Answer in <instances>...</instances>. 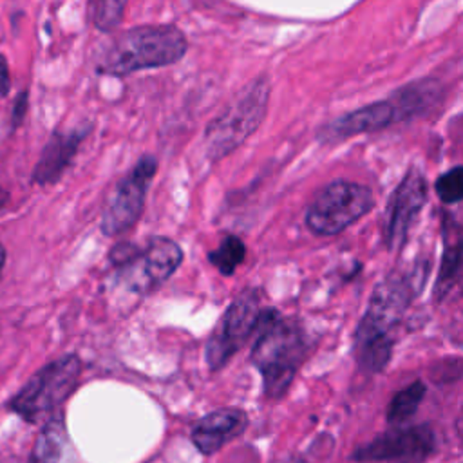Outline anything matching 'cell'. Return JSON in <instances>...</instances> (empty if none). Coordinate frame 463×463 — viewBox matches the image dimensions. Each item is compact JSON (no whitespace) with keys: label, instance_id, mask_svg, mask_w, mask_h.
<instances>
[{"label":"cell","instance_id":"1","mask_svg":"<svg viewBox=\"0 0 463 463\" xmlns=\"http://www.w3.org/2000/svg\"><path fill=\"white\" fill-rule=\"evenodd\" d=\"M186 36L174 25L132 27L110 40L96 54L101 74L123 76L175 63L186 52Z\"/></svg>","mask_w":463,"mask_h":463},{"label":"cell","instance_id":"2","mask_svg":"<svg viewBox=\"0 0 463 463\" xmlns=\"http://www.w3.org/2000/svg\"><path fill=\"white\" fill-rule=\"evenodd\" d=\"M306 351L307 345L298 326L280 318L277 311L266 309L251 349V362L262 374L266 396L280 398L288 391Z\"/></svg>","mask_w":463,"mask_h":463},{"label":"cell","instance_id":"3","mask_svg":"<svg viewBox=\"0 0 463 463\" xmlns=\"http://www.w3.org/2000/svg\"><path fill=\"white\" fill-rule=\"evenodd\" d=\"M409 302L400 279H387L374 288L367 311L356 331V358L365 371H382L391 356L389 333L400 322Z\"/></svg>","mask_w":463,"mask_h":463},{"label":"cell","instance_id":"4","mask_svg":"<svg viewBox=\"0 0 463 463\" xmlns=\"http://www.w3.org/2000/svg\"><path fill=\"white\" fill-rule=\"evenodd\" d=\"M269 98V81L259 76L250 81L204 130V152L219 161L241 146L262 123Z\"/></svg>","mask_w":463,"mask_h":463},{"label":"cell","instance_id":"5","mask_svg":"<svg viewBox=\"0 0 463 463\" xmlns=\"http://www.w3.org/2000/svg\"><path fill=\"white\" fill-rule=\"evenodd\" d=\"M80 373L81 362L76 354H65L49 362L11 398L9 409L29 423L47 418L76 389Z\"/></svg>","mask_w":463,"mask_h":463},{"label":"cell","instance_id":"6","mask_svg":"<svg viewBox=\"0 0 463 463\" xmlns=\"http://www.w3.org/2000/svg\"><path fill=\"white\" fill-rule=\"evenodd\" d=\"M373 208L367 186L335 181L322 188L306 212V224L317 235H336Z\"/></svg>","mask_w":463,"mask_h":463},{"label":"cell","instance_id":"7","mask_svg":"<svg viewBox=\"0 0 463 463\" xmlns=\"http://www.w3.org/2000/svg\"><path fill=\"white\" fill-rule=\"evenodd\" d=\"M183 251L168 237H152L145 246L134 248L132 255L118 268L123 286L136 293L156 291L179 268Z\"/></svg>","mask_w":463,"mask_h":463},{"label":"cell","instance_id":"8","mask_svg":"<svg viewBox=\"0 0 463 463\" xmlns=\"http://www.w3.org/2000/svg\"><path fill=\"white\" fill-rule=\"evenodd\" d=\"M266 309L260 307L259 293L250 289L241 293L226 309L221 326L215 329L206 344L208 367L221 369L241 345L257 333L262 315Z\"/></svg>","mask_w":463,"mask_h":463},{"label":"cell","instance_id":"9","mask_svg":"<svg viewBox=\"0 0 463 463\" xmlns=\"http://www.w3.org/2000/svg\"><path fill=\"white\" fill-rule=\"evenodd\" d=\"M156 170V157L143 156L118 183L101 215V230L105 235H119L137 222L145 206L148 184L154 179Z\"/></svg>","mask_w":463,"mask_h":463},{"label":"cell","instance_id":"10","mask_svg":"<svg viewBox=\"0 0 463 463\" xmlns=\"http://www.w3.org/2000/svg\"><path fill=\"white\" fill-rule=\"evenodd\" d=\"M434 449V434L427 425L400 427L376 436L369 443L353 452V459L360 463L394 461L421 463Z\"/></svg>","mask_w":463,"mask_h":463},{"label":"cell","instance_id":"11","mask_svg":"<svg viewBox=\"0 0 463 463\" xmlns=\"http://www.w3.org/2000/svg\"><path fill=\"white\" fill-rule=\"evenodd\" d=\"M425 201H427L425 177L421 172L411 170L396 186L389 201L387 228H385L389 248H400V244L407 239L409 228L412 226Z\"/></svg>","mask_w":463,"mask_h":463},{"label":"cell","instance_id":"12","mask_svg":"<svg viewBox=\"0 0 463 463\" xmlns=\"http://www.w3.org/2000/svg\"><path fill=\"white\" fill-rule=\"evenodd\" d=\"M414 107H420L418 98L412 94V90H407V92L403 90L402 99L398 101L385 99V101H374L371 105H365L333 121L326 132L329 134V137H349L353 134L378 130L394 123L398 118H403Z\"/></svg>","mask_w":463,"mask_h":463},{"label":"cell","instance_id":"13","mask_svg":"<svg viewBox=\"0 0 463 463\" xmlns=\"http://www.w3.org/2000/svg\"><path fill=\"white\" fill-rule=\"evenodd\" d=\"M90 125L76 127L71 130H58L51 136L42 156L33 170V181L36 184H52L56 183L67 166L72 163L74 156L80 150L81 141L89 136Z\"/></svg>","mask_w":463,"mask_h":463},{"label":"cell","instance_id":"14","mask_svg":"<svg viewBox=\"0 0 463 463\" xmlns=\"http://www.w3.org/2000/svg\"><path fill=\"white\" fill-rule=\"evenodd\" d=\"M248 425V416L241 409H217L195 421L192 441L199 452L210 456L230 439L237 438Z\"/></svg>","mask_w":463,"mask_h":463},{"label":"cell","instance_id":"15","mask_svg":"<svg viewBox=\"0 0 463 463\" xmlns=\"http://www.w3.org/2000/svg\"><path fill=\"white\" fill-rule=\"evenodd\" d=\"M31 463H76V452L61 414L49 418L42 427L33 447Z\"/></svg>","mask_w":463,"mask_h":463},{"label":"cell","instance_id":"16","mask_svg":"<svg viewBox=\"0 0 463 463\" xmlns=\"http://www.w3.org/2000/svg\"><path fill=\"white\" fill-rule=\"evenodd\" d=\"M423 396H425V385L421 382H414L405 389H402L400 392H396L387 407V421L392 425H398L409 420L418 409Z\"/></svg>","mask_w":463,"mask_h":463},{"label":"cell","instance_id":"17","mask_svg":"<svg viewBox=\"0 0 463 463\" xmlns=\"http://www.w3.org/2000/svg\"><path fill=\"white\" fill-rule=\"evenodd\" d=\"M244 255H246L244 242L235 235H226L221 241V244L208 253V260L222 275H232L235 268L244 260Z\"/></svg>","mask_w":463,"mask_h":463},{"label":"cell","instance_id":"18","mask_svg":"<svg viewBox=\"0 0 463 463\" xmlns=\"http://www.w3.org/2000/svg\"><path fill=\"white\" fill-rule=\"evenodd\" d=\"M89 11H90L92 24L99 31H110L116 25H119V22L123 18L125 4L116 2V0H98V2L89 4Z\"/></svg>","mask_w":463,"mask_h":463},{"label":"cell","instance_id":"19","mask_svg":"<svg viewBox=\"0 0 463 463\" xmlns=\"http://www.w3.org/2000/svg\"><path fill=\"white\" fill-rule=\"evenodd\" d=\"M445 237H447V246H445L439 282L454 277V271L458 269L459 260L463 257V230H450V233L447 232Z\"/></svg>","mask_w":463,"mask_h":463},{"label":"cell","instance_id":"20","mask_svg":"<svg viewBox=\"0 0 463 463\" xmlns=\"http://www.w3.org/2000/svg\"><path fill=\"white\" fill-rule=\"evenodd\" d=\"M436 194L443 203H458L463 199V166H456L436 181Z\"/></svg>","mask_w":463,"mask_h":463},{"label":"cell","instance_id":"21","mask_svg":"<svg viewBox=\"0 0 463 463\" xmlns=\"http://www.w3.org/2000/svg\"><path fill=\"white\" fill-rule=\"evenodd\" d=\"M25 110H27V90L20 92L16 101H14V107H13V127H18L25 116Z\"/></svg>","mask_w":463,"mask_h":463},{"label":"cell","instance_id":"22","mask_svg":"<svg viewBox=\"0 0 463 463\" xmlns=\"http://www.w3.org/2000/svg\"><path fill=\"white\" fill-rule=\"evenodd\" d=\"M9 87H11V80H9L7 63H5V58L0 54V96H5L9 92Z\"/></svg>","mask_w":463,"mask_h":463},{"label":"cell","instance_id":"23","mask_svg":"<svg viewBox=\"0 0 463 463\" xmlns=\"http://www.w3.org/2000/svg\"><path fill=\"white\" fill-rule=\"evenodd\" d=\"M456 430H458L459 438L463 439V411H461V414H459V418H458V421H456Z\"/></svg>","mask_w":463,"mask_h":463},{"label":"cell","instance_id":"24","mask_svg":"<svg viewBox=\"0 0 463 463\" xmlns=\"http://www.w3.org/2000/svg\"><path fill=\"white\" fill-rule=\"evenodd\" d=\"M7 197H9V195H7V192H5V190L0 186V210L5 206V203H7Z\"/></svg>","mask_w":463,"mask_h":463},{"label":"cell","instance_id":"25","mask_svg":"<svg viewBox=\"0 0 463 463\" xmlns=\"http://www.w3.org/2000/svg\"><path fill=\"white\" fill-rule=\"evenodd\" d=\"M4 264H5V248L0 244V275H2Z\"/></svg>","mask_w":463,"mask_h":463},{"label":"cell","instance_id":"26","mask_svg":"<svg viewBox=\"0 0 463 463\" xmlns=\"http://www.w3.org/2000/svg\"><path fill=\"white\" fill-rule=\"evenodd\" d=\"M288 463H300V461H288Z\"/></svg>","mask_w":463,"mask_h":463}]
</instances>
